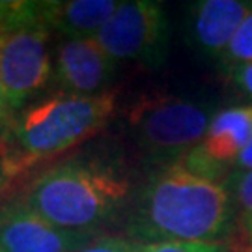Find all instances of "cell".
Returning a JSON list of instances; mask_svg holds the SVG:
<instances>
[{
  "mask_svg": "<svg viewBox=\"0 0 252 252\" xmlns=\"http://www.w3.org/2000/svg\"><path fill=\"white\" fill-rule=\"evenodd\" d=\"M116 0H67L43 2L45 23L67 39H90L116 11Z\"/></svg>",
  "mask_w": 252,
  "mask_h": 252,
  "instance_id": "8fae6325",
  "label": "cell"
},
{
  "mask_svg": "<svg viewBox=\"0 0 252 252\" xmlns=\"http://www.w3.org/2000/svg\"><path fill=\"white\" fill-rule=\"evenodd\" d=\"M13 176H15L13 168H11L8 157H6V153H4L2 146H0V190L6 189V185L13 180Z\"/></svg>",
  "mask_w": 252,
  "mask_h": 252,
  "instance_id": "ac0fdd59",
  "label": "cell"
},
{
  "mask_svg": "<svg viewBox=\"0 0 252 252\" xmlns=\"http://www.w3.org/2000/svg\"><path fill=\"white\" fill-rule=\"evenodd\" d=\"M129 176L101 159H71L54 164L28 183L21 200L49 222L92 234L124 209Z\"/></svg>",
  "mask_w": 252,
  "mask_h": 252,
  "instance_id": "7a4b0ae2",
  "label": "cell"
},
{
  "mask_svg": "<svg viewBox=\"0 0 252 252\" xmlns=\"http://www.w3.org/2000/svg\"><path fill=\"white\" fill-rule=\"evenodd\" d=\"M114 62H136L159 69L166 62L170 27L159 2H120L112 17L94 37Z\"/></svg>",
  "mask_w": 252,
  "mask_h": 252,
  "instance_id": "8992f818",
  "label": "cell"
},
{
  "mask_svg": "<svg viewBox=\"0 0 252 252\" xmlns=\"http://www.w3.org/2000/svg\"><path fill=\"white\" fill-rule=\"evenodd\" d=\"M114 110V90L99 95H54L13 114L0 133V146L17 176L97 135Z\"/></svg>",
  "mask_w": 252,
  "mask_h": 252,
  "instance_id": "3957f363",
  "label": "cell"
},
{
  "mask_svg": "<svg viewBox=\"0 0 252 252\" xmlns=\"http://www.w3.org/2000/svg\"><path fill=\"white\" fill-rule=\"evenodd\" d=\"M252 9L245 0H200L189 9V41L207 58L219 60Z\"/></svg>",
  "mask_w": 252,
  "mask_h": 252,
  "instance_id": "30bf717a",
  "label": "cell"
},
{
  "mask_svg": "<svg viewBox=\"0 0 252 252\" xmlns=\"http://www.w3.org/2000/svg\"><path fill=\"white\" fill-rule=\"evenodd\" d=\"M11 120V114L8 110V105H6V97H4V86H2V77H0V131H4L6 126Z\"/></svg>",
  "mask_w": 252,
  "mask_h": 252,
  "instance_id": "d6986e66",
  "label": "cell"
},
{
  "mask_svg": "<svg viewBox=\"0 0 252 252\" xmlns=\"http://www.w3.org/2000/svg\"><path fill=\"white\" fill-rule=\"evenodd\" d=\"M252 170V136L249 140V144L243 148V152L239 153L237 161H235L234 170L235 174H243V172H251Z\"/></svg>",
  "mask_w": 252,
  "mask_h": 252,
  "instance_id": "e0dca14e",
  "label": "cell"
},
{
  "mask_svg": "<svg viewBox=\"0 0 252 252\" xmlns=\"http://www.w3.org/2000/svg\"><path fill=\"white\" fill-rule=\"evenodd\" d=\"M75 252H138V243L120 235L94 234Z\"/></svg>",
  "mask_w": 252,
  "mask_h": 252,
  "instance_id": "9a60e30c",
  "label": "cell"
},
{
  "mask_svg": "<svg viewBox=\"0 0 252 252\" xmlns=\"http://www.w3.org/2000/svg\"><path fill=\"white\" fill-rule=\"evenodd\" d=\"M247 63H252V9L219 58V65L220 69H224L226 75Z\"/></svg>",
  "mask_w": 252,
  "mask_h": 252,
  "instance_id": "4fadbf2b",
  "label": "cell"
},
{
  "mask_svg": "<svg viewBox=\"0 0 252 252\" xmlns=\"http://www.w3.org/2000/svg\"><path fill=\"white\" fill-rule=\"evenodd\" d=\"M226 185L232 192L235 207V234L252 241V170L235 174L232 172L226 178Z\"/></svg>",
  "mask_w": 252,
  "mask_h": 252,
  "instance_id": "7c38bea8",
  "label": "cell"
},
{
  "mask_svg": "<svg viewBox=\"0 0 252 252\" xmlns=\"http://www.w3.org/2000/svg\"><path fill=\"white\" fill-rule=\"evenodd\" d=\"M56 81L71 95H99L108 92L116 75V62L90 39H63L56 47Z\"/></svg>",
  "mask_w": 252,
  "mask_h": 252,
  "instance_id": "9c48e42d",
  "label": "cell"
},
{
  "mask_svg": "<svg viewBox=\"0 0 252 252\" xmlns=\"http://www.w3.org/2000/svg\"><path fill=\"white\" fill-rule=\"evenodd\" d=\"M138 252H228L217 241H155L138 243Z\"/></svg>",
  "mask_w": 252,
  "mask_h": 252,
  "instance_id": "5bb4252c",
  "label": "cell"
},
{
  "mask_svg": "<svg viewBox=\"0 0 252 252\" xmlns=\"http://www.w3.org/2000/svg\"><path fill=\"white\" fill-rule=\"evenodd\" d=\"M252 136V105H237L219 110L207 127L206 136L180 164L196 176L226 181L235 161Z\"/></svg>",
  "mask_w": 252,
  "mask_h": 252,
  "instance_id": "52a82bcc",
  "label": "cell"
},
{
  "mask_svg": "<svg viewBox=\"0 0 252 252\" xmlns=\"http://www.w3.org/2000/svg\"><path fill=\"white\" fill-rule=\"evenodd\" d=\"M215 105L178 95H150L131 107L129 131L152 162L168 166L202 142L215 116Z\"/></svg>",
  "mask_w": 252,
  "mask_h": 252,
  "instance_id": "5b68a950",
  "label": "cell"
},
{
  "mask_svg": "<svg viewBox=\"0 0 252 252\" xmlns=\"http://www.w3.org/2000/svg\"><path fill=\"white\" fill-rule=\"evenodd\" d=\"M234 224V198L226 181L207 180L174 162L153 172L138 189L127 234L136 243H219Z\"/></svg>",
  "mask_w": 252,
  "mask_h": 252,
  "instance_id": "6da1fadb",
  "label": "cell"
},
{
  "mask_svg": "<svg viewBox=\"0 0 252 252\" xmlns=\"http://www.w3.org/2000/svg\"><path fill=\"white\" fill-rule=\"evenodd\" d=\"M90 235L49 222L21 198L0 206V252H75Z\"/></svg>",
  "mask_w": 252,
  "mask_h": 252,
  "instance_id": "ba28073f",
  "label": "cell"
},
{
  "mask_svg": "<svg viewBox=\"0 0 252 252\" xmlns=\"http://www.w3.org/2000/svg\"><path fill=\"white\" fill-rule=\"evenodd\" d=\"M49 36L43 2H0V77L11 116L51 79Z\"/></svg>",
  "mask_w": 252,
  "mask_h": 252,
  "instance_id": "277c9868",
  "label": "cell"
},
{
  "mask_svg": "<svg viewBox=\"0 0 252 252\" xmlns=\"http://www.w3.org/2000/svg\"><path fill=\"white\" fill-rule=\"evenodd\" d=\"M228 77H230V84L234 86V90L239 95H243L247 101H251L252 105V63L237 67L232 73H228Z\"/></svg>",
  "mask_w": 252,
  "mask_h": 252,
  "instance_id": "2e32d148",
  "label": "cell"
}]
</instances>
